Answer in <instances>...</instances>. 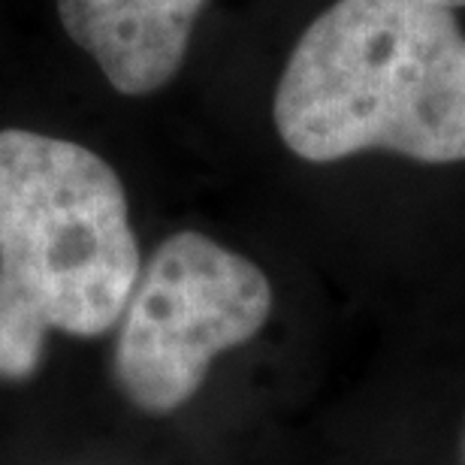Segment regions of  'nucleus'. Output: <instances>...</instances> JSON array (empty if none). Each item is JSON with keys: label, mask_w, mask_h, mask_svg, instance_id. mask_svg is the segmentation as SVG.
Listing matches in <instances>:
<instances>
[{"label": "nucleus", "mask_w": 465, "mask_h": 465, "mask_svg": "<svg viewBox=\"0 0 465 465\" xmlns=\"http://www.w3.org/2000/svg\"><path fill=\"white\" fill-rule=\"evenodd\" d=\"M206 0H58L64 31L127 97L163 88L188 54Z\"/></svg>", "instance_id": "20e7f679"}, {"label": "nucleus", "mask_w": 465, "mask_h": 465, "mask_svg": "<svg viewBox=\"0 0 465 465\" xmlns=\"http://www.w3.org/2000/svg\"><path fill=\"white\" fill-rule=\"evenodd\" d=\"M269 312L272 284L257 263L203 232H175L139 269L121 314V393L139 411H175L203 387L212 360L254 339Z\"/></svg>", "instance_id": "7ed1b4c3"}, {"label": "nucleus", "mask_w": 465, "mask_h": 465, "mask_svg": "<svg viewBox=\"0 0 465 465\" xmlns=\"http://www.w3.org/2000/svg\"><path fill=\"white\" fill-rule=\"evenodd\" d=\"M139 269L113 166L70 139L0 130V378H31L52 330H113Z\"/></svg>", "instance_id": "f03ea898"}, {"label": "nucleus", "mask_w": 465, "mask_h": 465, "mask_svg": "<svg viewBox=\"0 0 465 465\" xmlns=\"http://www.w3.org/2000/svg\"><path fill=\"white\" fill-rule=\"evenodd\" d=\"M426 4H435V6H444V9H457V6H465V0H426Z\"/></svg>", "instance_id": "39448f33"}, {"label": "nucleus", "mask_w": 465, "mask_h": 465, "mask_svg": "<svg viewBox=\"0 0 465 465\" xmlns=\"http://www.w3.org/2000/svg\"><path fill=\"white\" fill-rule=\"evenodd\" d=\"M462 460H465V432H462Z\"/></svg>", "instance_id": "423d86ee"}, {"label": "nucleus", "mask_w": 465, "mask_h": 465, "mask_svg": "<svg viewBox=\"0 0 465 465\" xmlns=\"http://www.w3.org/2000/svg\"><path fill=\"white\" fill-rule=\"evenodd\" d=\"M272 118L312 163L362 152L465 161V34L453 9L336 0L293 45Z\"/></svg>", "instance_id": "f257e3e1"}]
</instances>
